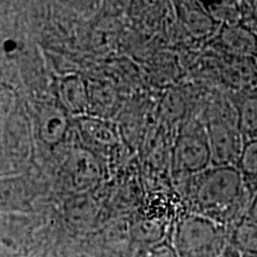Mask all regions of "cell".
<instances>
[{
  "instance_id": "6da1fadb",
  "label": "cell",
  "mask_w": 257,
  "mask_h": 257,
  "mask_svg": "<svg viewBox=\"0 0 257 257\" xmlns=\"http://www.w3.org/2000/svg\"><path fill=\"white\" fill-rule=\"evenodd\" d=\"M250 193L236 167H208L195 175L194 197L198 205L216 219H236ZM216 220V221H217Z\"/></svg>"
},
{
  "instance_id": "7a4b0ae2",
  "label": "cell",
  "mask_w": 257,
  "mask_h": 257,
  "mask_svg": "<svg viewBox=\"0 0 257 257\" xmlns=\"http://www.w3.org/2000/svg\"><path fill=\"white\" fill-rule=\"evenodd\" d=\"M223 224L206 216L186 217L178 225L174 248L179 257H220L230 245Z\"/></svg>"
},
{
  "instance_id": "3957f363",
  "label": "cell",
  "mask_w": 257,
  "mask_h": 257,
  "mask_svg": "<svg viewBox=\"0 0 257 257\" xmlns=\"http://www.w3.org/2000/svg\"><path fill=\"white\" fill-rule=\"evenodd\" d=\"M206 134L211 153V166L237 168L245 144L237 124L211 121Z\"/></svg>"
},
{
  "instance_id": "277c9868",
  "label": "cell",
  "mask_w": 257,
  "mask_h": 257,
  "mask_svg": "<svg viewBox=\"0 0 257 257\" xmlns=\"http://www.w3.org/2000/svg\"><path fill=\"white\" fill-rule=\"evenodd\" d=\"M174 167L179 172L195 175L211 167L207 134L191 131L181 135L175 147Z\"/></svg>"
},
{
  "instance_id": "5b68a950",
  "label": "cell",
  "mask_w": 257,
  "mask_h": 257,
  "mask_svg": "<svg viewBox=\"0 0 257 257\" xmlns=\"http://www.w3.org/2000/svg\"><path fill=\"white\" fill-rule=\"evenodd\" d=\"M220 44L239 59L257 60V35L244 23L221 27Z\"/></svg>"
},
{
  "instance_id": "8992f818",
  "label": "cell",
  "mask_w": 257,
  "mask_h": 257,
  "mask_svg": "<svg viewBox=\"0 0 257 257\" xmlns=\"http://www.w3.org/2000/svg\"><path fill=\"white\" fill-rule=\"evenodd\" d=\"M181 17L188 30L197 37H206L211 35L218 24L206 10L199 5L181 4Z\"/></svg>"
},
{
  "instance_id": "52a82bcc",
  "label": "cell",
  "mask_w": 257,
  "mask_h": 257,
  "mask_svg": "<svg viewBox=\"0 0 257 257\" xmlns=\"http://www.w3.org/2000/svg\"><path fill=\"white\" fill-rule=\"evenodd\" d=\"M230 242L242 255H255L257 253V224L244 217L234 225Z\"/></svg>"
},
{
  "instance_id": "ba28073f",
  "label": "cell",
  "mask_w": 257,
  "mask_h": 257,
  "mask_svg": "<svg viewBox=\"0 0 257 257\" xmlns=\"http://www.w3.org/2000/svg\"><path fill=\"white\" fill-rule=\"evenodd\" d=\"M237 126L245 142L257 140V95L246 96L238 105Z\"/></svg>"
},
{
  "instance_id": "9c48e42d",
  "label": "cell",
  "mask_w": 257,
  "mask_h": 257,
  "mask_svg": "<svg viewBox=\"0 0 257 257\" xmlns=\"http://www.w3.org/2000/svg\"><path fill=\"white\" fill-rule=\"evenodd\" d=\"M237 169L243 176L244 184L252 191V186L257 185V140L246 141L243 147Z\"/></svg>"
},
{
  "instance_id": "30bf717a",
  "label": "cell",
  "mask_w": 257,
  "mask_h": 257,
  "mask_svg": "<svg viewBox=\"0 0 257 257\" xmlns=\"http://www.w3.org/2000/svg\"><path fill=\"white\" fill-rule=\"evenodd\" d=\"M206 11L218 24L236 25L243 23V11L240 3L236 2H223L218 4H211L206 6Z\"/></svg>"
},
{
  "instance_id": "8fae6325",
  "label": "cell",
  "mask_w": 257,
  "mask_h": 257,
  "mask_svg": "<svg viewBox=\"0 0 257 257\" xmlns=\"http://www.w3.org/2000/svg\"><path fill=\"white\" fill-rule=\"evenodd\" d=\"M148 257H179L174 246L167 243H161L152 249Z\"/></svg>"
},
{
  "instance_id": "7c38bea8",
  "label": "cell",
  "mask_w": 257,
  "mask_h": 257,
  "mask_svg": "<svg viewBox=\"0 0 257 257\" xmlns=\"http://www.w3.org/2000/svg\"><path fill=\"white\" fill-rule=\"evenodd\" d=\"M246 218L257 224V194L253 195L252 200L250 202L248 212H246Z\"/></svg>"
},
{
  "instance_id": "4fadbf2b",
  "label": "cell",
  "mask_w": 257,
  "mask_h": 257,
  "mask_svg": "<svg viewBox=\"0 0 257 257\" xmlns=\"http://www.w3.org/2000/svg\"><path fill=\"white\" fill-rule=\"evenodd\" d=\"M220 257H243V255L238 251V250L234 249L233 246L230 244V245L227 246L226 250H225V251L223 252V255H221Z\"/></svg>"
},
{
  "instance_id": "5bb4252c",
  "label": "cell",
  "mask_w": 257,
  "mask_h": 257,
  "mask_svg": "<svg viewBox=\"0 0 257 257\" xmlns=\"http://www.w3.org/2000/svg\"><path fill=\"white\" fill-rule=\"evenodd\" d=\"M255 16H253V23H255V29H252V31L255 32V34L257 35V12H255V14H253Z\"/></svg>"
},
{
  "instance_id": "9a60e30c",
  "label": "cell",
  "mask_w": 257,
  "mask_h": 257,
  "mask_svg": "<svg viewBox=\"0 0 257 257\" xmlns=\"http://www.w3.org/2000/svg\"><path fill=\"white\" fill-rule=\"evenodd\" d=\"M243 257H257V253L255 255H243Z\"/></svg>"
}]
</instances>
